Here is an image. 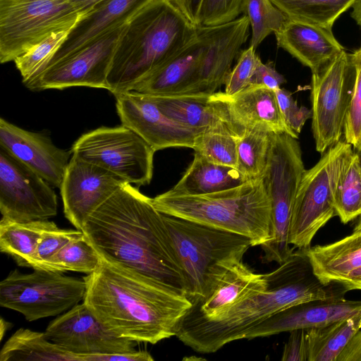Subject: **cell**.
Listing matches in <instances>:
<instances>
[{"label": "cell", "instance_id": "obj_1", "mask_svg": "<svg viewBox=\"0 0 361 361\" xmlns=\"http://www.w3.org/2000/svg\"><path fill=\"white\" fill-rule=\"evenodd\" d=\"M100 257L98 267L83 277L82 300L100 322L115 335L136 343L156 344L176 336L192 306L185 293Z\"/></svg>", "mask_w": 361, "mask_h": 361}, {"label": "cell", "instance_id": "obj_2", "mask_svg": "<svg viewBox=\"0 0 361 361\" xmlns=\"http://www.w3.org/2000/svg\"><path fill=\"white\" fill-rule=\"evenodd\" d=\"M82 231L101 255L185 293L163 214L132 184H123L88 218Z\"/></svg>", "mask_w": 361, "mask_h": 361}, {"label": "cell", "instance_id": "obj_3", "mask_svg": "<svg viewBox=\"0 0 361 361\" xmlns=\"http://www.w3.org/2000/svg\"><path fill=\"white\" fill-rule=\"evenodd\" d=\"M275 270L266 274L267 287L212 317L182 319L176 336L200 353L216 352L243 339L271 315L298 303L343 295L339 283L323 284L314 274L304 249L293 250Z\"/></svg>", "mask_w": 361, "mask_h": 361}, {"label": "cell", "instance_id": "obj_4", "mask_svg": "<svg viewBox=\"0 0 361 361\" xmlns=\"http://www.w3.org/2000/svg\"><path fill=\"white\" fill-rule=\"evenodd\" d=\"M197 34L169 0H154L127 24L116 45L107 76L114 96L128 92L171 59Z\"/></svg>", "mask_w": 361, "mask_h": 361}, {"label": "cell", "instance_id": "obj_5", "mask_svg": "<svg viewBox=\"0 0 361 361\" xmlns=\"http://www.w3.org/2000/svg\"><path fill=\"white\" fill-rule=\"evenodd\" d=\"M152 201L162 214L245 236L252 246L261 245L271 237V200L262 176L205 195L166 191Z\"/></svg>", "mask_w": 361, "mask_h": 361}, {"label": "cell", "instance_id": "obj_6", "mask_svg": "<svg viewBox=\"0 0 361 361\" xmlns=\"http://www.w3.org/2000/svg\"><path fill=\"white\" fill-rule=\"evenodd\" d=\"M192 303L207 296L215 283L252 246L245 236L163 214Z\"/></svg>", "mask_w": 361, "mask_h": 361}, {"label": "cell", "instance_id": "obj_7", "mask_svg": "<svg viewBox=\"0 0 361 361\" xmlns=\"http://www.w3.org/2000/svg\"><path fill=\"white\" fill-rule=\"evenodd\" d=\"M305 171L298 139L287 133H271L262 176L271 200V237L262 244L264 262H285L293 252L288 241L292 210Z\"/></svg>", "mask_w": 361, "mask_h": 361}, {"label": "cell", "instance_id": "obj_8", "mask_svg": "<svg viewBox=\"0 0 361 361\" xmlns=\"http://www.w3.org/2000/svg\"><path fill=\"white\" fill-rule=\"evenodd\" d=\"M340 140L322 154L318 162L305 171L295 197L288 241L293 247H310L317 231L336 215L335 192L341 173L354 152Z\"/></svg>", "mask_w": 361, "mask_h": 361}, {"label": "cell", "instance_id": "obj_9", "mask_svg": "<svg viewBox=\"0 0 361 361\" xmlns=\"http://www.w3.org/2000/svg\"><path fill=\"white\" fill-rule=\"evenodd\" d=\"M70 0H0V61H14L80 18Z\"/></svg>", "mask_w": 361, "mask_h": 361}, {"label": "cell", "instance_id": "obj_10", "mask_svg": "<svg viewBox=\"0 0 361 361\" xmlns=\"http://www.w3.org/2000/svg\"><path fill=\"white\" fill-rule=\"evenodd\" d=\"M11 272L0 283V305L22 314L29 322L59 315L83 300L84 279L34 269Z\"/></svg>", "mask_w": 361, "mask_h": 361}, {"label": "cell", "instance_id": "obj_11", "mask_svg": "<svg viewBox=\"0 0 361 361\" xmlns=\"http://www.w3.org/2000/svg\"><path fill=\"white\" fill-rule=\"evenodd\" d=\"M71 152L130 184L142 186L152 180L155 151L122 124L101 127L83 134L73 145Z\"/></svg>", "mask_w": 361, "mask_h": 361}, {"label": "cell", "instance_id": "obj_12", "mask_svg": "<svg viewBox=\"0 0 361 361\" xmlns=\"http://www.w3.org/2000/svg\"><path fill=\"white\" fill-rule=\"evenodd\" d=\"M312 73V130L316 150L323 154L343 134L354 71L343 50Z\"/></svg>", "mask_w": 361, "mask_h": 361}, {"label": "cell", "instance_id": "obj_13", "mask_svg": "<svg viewBox=\"0 0 361 361\" xmlns=\"http://www.w3.org/2000/svg\"><path fill=\"white\" fill-rule=\"evenodd\" d=\"M1 219L27 222L57 214L54 190L42 177L0 146Z\"/></svg>", "mask_w": 361, "mask_h": 361}, {"label": "cell", "instance_id": "obj_14", "mask_svg": "<svg viewBox=\"0 0 361 361\" xmlns=\"http://www.w3.org/2000/svg\"><path fill=\"white\" fill-rule=\"evenodd\" d=\"M127 24L104 32L47 68L31 90L88 87L108 90L113 56Z\"/></svg>", "mask_w": 361, "mask_h": 361}, {"label": "cell", "instance_id": "obj_15", "mask_svg": "<svg viewBox=\"0 0 361 361\" xmlns=\"http://www.w3.org/2000/svg\"><path fill=\"white\" fill-rule=\"evenodd\" d=\"M46 336L61 348L85 355L133 352L136 342L109 331L82 302L59 316L47 327Z\"/></svg>", "mask_w": 361, "mask_h": 361}, {"label": "cell", "instance_id": "obj_16", "mask_svg": "<svg viewBox=\"0 0 361 361\" xmlns=\"http://www.w3.org/2000/svg\"><path fill=\"white\" fill-rule=\"evenodd\" d=\"M221 117L238 137L247 130L287 133L298 139L286 124L274 90L252 84L232 95L216 92L211 94Z\"/></svg>", "mask_w": 361, "mask_h": 361}, {"label": "cell", "instance_id": "obj_17", "mask_svg": "<svg viewBox=\"0 0 361 361\" xmlns=\"http://www.w3.org/2000/svg\"><path fill=\"white\" fill-rule=\"evenodd\" d=\"M125 183L109 171L71 155L59 188L65 216L82 231L93 212Z\"/></svg>", "mask_w": 361, "mask_h": 361}, {"label": "cell", "instance_id": "obj_18", "mask_svg": "<svg viewBox=\"0 0 361 361\" xmlns=\"http://www.w3.org/2000/svg\"><path fill=\"white\" fill-rule=\"evenodd\" d=\"M115 97L121 124L155 152L169 147L193 148L197 133L166 116L147 94L128 91Z\"/></svg>", "mask_w": 361, "mask_h": 361}, {"label": "cell", "instance_id": "obj_19", "mask_svg": "<svg viewBox=\"0 0 361 361\" xmlns=\"http://www.w3.org/2000/svg\"><path fill=\"white\" fill-rule=\"evenodd\" d=\"M210 35V26H197V34L190 42L130 91L150 95L194 94Z\"/></svg>", "mask_w": 361, "mask_h": 361}, {"label": "cell", "instance_id": "obj_20", "mask_svg": "<svg viewBox=\"0 0 361 361\" xmlns=\"http://www.w3.org/2000/svg\"><path fill=\"white\" fill-rule=\"evenodd\" d=\"M0 146L7 149L51 185L60 188L71 151L57 147L46 135L0 119Z\"/></svg>", "mask_w": 361, "mask_h": 361}, {"label": "cell", "instance_id": "obj_21", "mask_svg": "<svg viewBox=\"0 0 361 361\" xmlns=\"http://www.w3.org/2000/svg\"><path fill=\"white\" fill-rule=\"evenodd\" d=\"M359 312H361V300H345L343 295L302 302L271 315L250 330L245 338L317 328Z\"/></svg>", "mask_w": 361, "mask_h": 361}, {"label": "cell", "instance_id": "obj_22", "mask_svg": "<svg viewBox=\"0 0 361 361\" xmlns=\"http://www.w3.org/2000/svg\"><path fill=\"white\" fill-rule=\"evenodd\" d=\"M154 0H104L82 15L47 67L71 55L94 38L126 25ZM46 68V69H47ZM45 69V70H46Z\"/></svg>", "mask_w": 361, "mask_h": 361}, {"label": "cell", "instance_id": "obj_23", "mask_svg": "<svg viewBox=\"0 0 361 361\" xmlns=\"http://www.w3.org/2000/svg\"><path fill=\"white\" fill-rule=\"evenodd\" d=\"M267 287L266 274L254 272L243 259H239L229 267L207 296L192 303L182 319L212 317Z\"/></svg>", "mask_w": 361, "mask_h": 361}, {"label": "cell", "instance_id": "obj_24", "mask_svg": "<svg viewBox=\"0 0 361 361\" xmlns=\"http://www.w3.org/2000/svg\"><path fill=\"white\" fill-rule=\"evenodd\" d=\"M274 34L278 46L310 68L312 73L344 50L329 27L287 18Z\"/></svg>", "mask_w": 361, "mask_h": 361}, {"label": "cell", "instance_id": "obj_25", "mask_svg": "<svg viewBox=\"0 0 361 361\" xmlns=\"http://www.w3.org/2000/svg\"><path fill=\"white\" fill-rule=\"evenodd\" d=\"M313 271L324 285L341 284L361 267V234L353 233L324 245L304 249Z\"/></svg>", "mask_w": 361, "mask_h": 361}, {"label": "cell", "instance_id": "obj_26", "mask_svg": "<svg viewBox=\"0 0 361 361\" xmlns=\"http://www.w3.org/2000/svg\"><path fill=\"white\" fill-rule=\"evenodd\" d=\"M232 167L214 164L198 153L170 193L183 195H205L240 185L247 181Z\"/></svg>", "mask_w": 361, "mask_h": 361}, {"label": "cell", "instance_id": "obj_27", "mask_svg": "<svg viewBox=\"0 0 361 361\" xmlns=\"http://www.w3.org/2000/svg\"><path fill=\"white\" fill-rule=\"evenodd\" d=\"M147 95L166 116L197 134L224 123L211 95Z\"/></svg>", "mask_w": 361, "mask_h": 361}, {"label": "cell", "instance_id": "obj_28", "mask_svg": "<svg viewBox=\"0 0 361 361\" xmlns=\"http://www.w3.org/2000/svg\"><path fill=\"white\" fill-rule=\"evenodd\" d=\"M82 361L47 338L44 333L18 329L4 343L0 361Z\"/></svg>", "mask_w": 361, "mask_h": 361}, {"label": "cell", "instance_id": "obj_29", "mask_svg": "<svg viewBox=\"0 0 361 361\" xmlns=\"http://www.w3.org/2000/svg\"><path fill=\"white\" fill-rule=\"evenodd\" d=\"M361 328V312L329 324L306 329L308 361H336Z\"/></svg>", "mask_w": 361, "mask_h": 361}, {"label": "cell", "instance_id": "obj_30", "mask_svg": "<svg viewBox=\"0 0 361 361\" xmlns=\"http://www.w3.org/2000/svg\"><path fill=\"white\" fill-rule=\"evenodd\" d=\"M57 227L47 219L16 222L1 219L0 250L11 256L19 266L27 267L42 236Z\"/></svg>", "mask_w": 361, "mask_h": 361}, {"label": "cell", "instance_id": "obj_31", "mask_svg": "<svg viewBox=\"0 0 361 361\" xmlns=\"http://www.w3.org/2000/svg\"><path fill=\"white\" fill-rule=\"evenodd\" d=\"M288 19L332 27L355 0H271Z\"/></svg>", "mask_w": 361, "mask_h": 361}, {"label": "cell", "instance_id": "obj_32", "mask_svg": "<svg viewBox=\"0 0 361 361\" xmlns=\"http://www.w3.org/2000/svg\"><path fill=\"white\" fill-rule=\"evenodd\" d=\"M100 260V255L83 233L68 242L47 260L37 264L33 269L89 274L98 267Z\"/></svg>", "mask_w": 361, "mask_h": 361}, {"label": "cell", "instance_id": "obj_33", "mask_svg": "<svg viewBox=\"0 0 361 361\" xmlns=\"http://www.w3.org/2000/svg\"><path fill=\"white\" fill-rule=\"evenodd\" d=\"M335 209L343 224L361 215V157L355 152L350 155L338 180Z\"/></svg>", "mask_w": 361, "mask_h": 361}, {"label": "cell", "instance_id": "obj_34", "mask_svg": "<svg viewBox=\"0 0 361 361\" xmlns=\"http://www.w3.org/2000/svg\"><path fill=\"white\" fill-rule=\"evenodd\" d=\"M237 140L227 125L221 123L198 133L192 149L214 164L237 169Z\"/></svg>", "mask_w": 361, "mask_h": 361}, {"label": "cell", "instance_id": "obj_35", "mask_svg": "<svg viewBox=\"0 0 361 361\" xmlns=\"http://www.w3.org/2000/svg\"><path fill=\"white\" fill-rule=\"evenodd\" d=\"M270 135L264 131L247 130L238 137L237 170L246 180L263 176L270 147Z\"/></svg>", "mask_w": 361, "mask_h": 361}, {"label": "cell", "instance_id": "obj_36", "mask_svg": "<svg viewBox=\"0 0 361 361\" xmlns=\"http://www.w3.org/2000/svg\"><path fill=\"white\" fill-rule=\"evenodd\" d=\"M70 30L52 33L13 61L23 78V82L27 88L32 89L66 40Z\"/></svg>", "mask_w": 361, "mask_h": 361}, {"label": "cell", "instance_id": "obj_37", "mask_svg": "<svg viewBox=\"0 0 361 361\" xmlns=\"http://www.w3.org/2000/svg\"><path fill=\"white\" fill-rule=\"evenodd\" d=\"M243 13L252 30L250 47L255 49L270 34L276 32L287 18L271 0H244Z\"/></svg>", "mask_w": 361, "mask_h": 361}, {"label": "cell", "instance_id": "obj_38", "mask_svg": "<svg viewBox=\"0 0 361 361\" xmlns=\"http://www.w3.org/2000/svg\"><path fill=\"white\" fill-rule=\"evenodd\" d=\"M348 56L354 71V83L343 134L345 141L361 152V46Z\"/></svg>", "mask_w": 361, "mask_h": 361}, {"label": "cell", "instance_id": "obj_39", "mask_svg": "<svg viewBox=\"0 0 361 361\" xmlns=\"http://www.w3.org/2000/svg\"><path fill=\"white\" fill-rule=\"evenodd\" d=\"M244 0H202L196 26H214L238 18L243 13Z\"/></svg>", "mask_w": 361, "mask_h": 361}, {"label": "cell", "instance_id": "obj_40", "mask_svg": "<svg viewBox=\"0 0 361 361\" xmlns=\"http://www.w3.org/2000/svg\"><path fill=\"white\" fill-rule=\"evenodd\" d=\"M259 60L260 58L252 47L242 51L234 68L227 75L224 92L232 95L250 86Z\"/></svg>", "mask_w": 361, "mask_h": 361}, {"label": "cell", "instance_id": "obj_41", "mask_svg": "<svg viewBox=\"0 0 361 361\" xmlns=\"http://www.w3.org/2000/svg\"><path fill=\"white\" fill-rule=\"evenodd\" d=\"M83 235L80 230L56 228L46 232L40 238L34 255L28 263V267L34 268L37 264L50 258L71 240Z\"/></svg>", "mask_w": 361, "mask_h": 361}, {"label": "cell", "instance_id": "obj_42", "mask_svg": "<svg viewBox=\"0 0 361 361\" xmlns=\"http://www.w3.org/2000/svg\"><path fill=\"white\" fill-rule=\"evenodd\" d=\"M274 92L286 124L298 135L307 120L312 118V110L304 106H298L292 94L285 89L281 87Z\"/></svg>", "mask_w": 361, "mask_h": 361}, {"label": "cell", "instance_id": "obj_43", "mask_svg": "<svg viewBox=\"0 0 361 361\" xmlns=\"http://www.w3.org/2000/svg\"><path fill=\"white\" fill-rule=\"evenodd\" d=\"M282 361H308V347L306 329H299L290 331L286 343Z\"/></svg>", "mask_w": 361, "mask_h": 361}, {"label": "cell", "instance_id": "obj_44", "mask_svg": "<svg viewBox=\"0 0 361 361\" xmlns=\"http://www.w3.org/2000/svg\"><path fill=\"white\" fill-rule=\"evenodd\" d=\"M285 78L268 63H263L259 61L252 84L262 85L274 91L281 88V85L286 82ZM251 84V85H252Z\"/></svg>", "mask_w": 361, "mask_h": 361}, {"label": "cell", "instance_id": "obj_45", "mask_svg": "<svg viewBox=\"0 0 361 361\" xmlns=\"http://www.w3.org/2000/svg\"><path fill=\"white\" fill-rule=\"evenodd\" d=\"M83 361H152L154 358L147 351L135 350L127 353L85 355Z\"/></svg>", "mask_w": 361, "mask_h": 361}, {"label": "cell", "instance_id": "obj_46", "mask_svg": "<svg viewBox=\"0 0 361 361\" xmlns=\"http://www.w3.org/2000/svg\"><path fill=\"white\" fill-rule=\"evenodd\" d=\"M336 361H361V328L343 350Z\"/></svg>", "mask_w": 361, "mask_h": 361}, {"label": "cell", "instance_id": "obj_47", "mask_svg": "<svg viewBox=\"0 0 361 361\" xmlns=\"http://www.w3.org/2000/svg\"><path fill=\"white\" fill-rule=\"evenodd\" d=\"M192 23L196 25L197 16L202 0H169Z\"/></svg>", "mask_w": 361, "mask_h": 361}, {"label": "cell", "instance_id": "obj_48", "mask_svg": "<svg viewBox=\"0 0 361 361\" xmlns=\"http://www.w3.org/2000/svg\"><path fill=\"white\" fill-rule=\"evenodd\" d=\"M341 285L347 291L361 290V267L352 271Z\"/></svg>", "mask_w": 361, "mask_h": 361}, {"label": "cell", "instance_id": "obj_49", "mask_svg": "<svg viewBox=\"0 0 361 361\" xmlns=\"http://www.w3.org/2000/svg\"><path fill=\"white\" fill-rule=\"evenodd\" d=\"M72 4L82 15L89 12L94 6L104 0H70Z\"/></svg>", "mask_w": 361, "mask_h": 361}, {"label": "cell", "instance_id": "obj_50", "mask_svg": "<svg viewBox=\"0 0 361 361\" xmlns=\"http://www.w3.org/2000/svg\"><path fill=\"white\" fill-rule=\"evenodd\" d=\"M351 7L353 10L350 16L356 23L361 27V0H355Z\"/></svg>", "mask_w": 361, "mask_h": 361}, {"label": "cell", "instance_id": "obj_51", "mask_svg": "<svg viewBox=\"0 0 361 361\" xmlns=\"http://www.w3.org/2000/svg\"><path fill=\"white\" fill-rule=\"evenodd\" d=\"M8 323L4 320V319H1V339H2L4 332L8 329V326H7Z\"/></svg>", "mask_w": 361, "mask_h": 361}, {"label": "cell", "instance_id": "obj_52", "mask_svg": "<svg viewBox=\"0 0 361 361\" xmlns=\"http://www.w3.org/2000/svg\"><path fill=\"white\" fill-rule=\"evenodd\" d=\"M353 233L361 234V215L359 216V220L353 229Z\"/></svg>", "mask_w": 361, "mask_h": 361}]
</instances>
